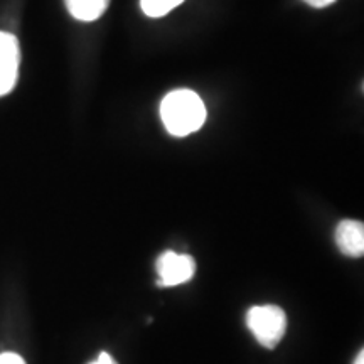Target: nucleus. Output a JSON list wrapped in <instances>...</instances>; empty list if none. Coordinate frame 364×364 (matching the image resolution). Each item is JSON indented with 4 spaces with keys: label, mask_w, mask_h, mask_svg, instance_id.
<instances>
[{
    "label": "nucleus",
    "mask_w": 364,
    "mask_h": 364,
    "mask_svg": "<svg viewBox=\"0 0 364 364\" xmlns=\"http://www.w3.org/2000/svg\"><path fill=\"white\" fill-rule=\"evenodd\" d=\"M336 245L348 257L364 253V225L356 220H344L336 228Z\"/></svg>",
    "instance_id": "5"
},
{
    "label": "nucleus",
    "mask_w": 364,
    "mask_h": 364,
    "mask_svg": "<svg viewBox=\"0 0 364 364\" xmlns=\"http://www.w3.org/2000/svg\"><path fill=\"white\" fill-rule=\"evenodd\" d=\"M304 2L309 4V6L314 7V9H324V7L332 6L336 0H304Z\"/></svg>",
    "instance_id": "9"
},
{
    "label": "nucleus",
    "mask_w": 364,
    "mask_h": 364,
    "mask_svg": "<svg viewBox=\"0 0 364 364\" xmlns=\"http://www.w3.org/2000/svg\"><path fill=\"white\" fill-rule=\"evenodd\" d=\"M68 11L76 21L93 22L100 19L112 0H65Z\"/></svg>",
    "instance_id": "6"
},
{
    "label": "nucleus",
    "mask_w": 364,
    "mask_h": 364,
    "mask_svg": "<svg viewBox=\"0 0 364 364\" xmlns=\"http://www.w3.org/2000/svg\"><path fill=\"white\" fill-rule=\"evenodd\" d=\"M159 285L176 287L186 284L194 277L196 262L191 255L166 252L157 260Z\"/></svg>",
    "instance_id": "3"
},
{
    "label": "nucleus",
    "mask_w": 364,
    "mask_h": 364,
    "mask_svg": "<svg viewBox=\"0 0 364 364\" xmlns=\"http://www.w3.org/2000/svg\"><path fill=\"white\" fill-rule=\"evenodd\" d=\"M206 105L193 90L171 91L161 103L162 124L174 136H188L198 132L206 122Z\"/></svg>",
    "instance_id": "1"
},
{
    "label": "nucleus",
    "mask_w": 364,
    "mask_h": 364,
    "mask_svg": "<svg viewBox=\"0 0 364 364\" xmlns=\"http://www.w3.org/2000/svg\"><path fill=\"white\" fill-rule=\"evenodd\" d=\"M354 364H364V353L363 351L358 354V358H356V361H354Z\"/></svg>",
    "instance_id": "11"
},
{
    "label": "nucleus",
    "mask_w": 364,
    "mask_h": 364,
    "mask_svg": "<svg viewBox=\"0 0 364 364\" xmlns=\"http://www.w3.org/2000/svg\"><path fill=\"white\" fill-rule=\"evenodd\" d=\"M247 326L258 343L273 349L285 336L287 316L277 306H257L248 311Z\"/></svg>",
    "instance_id": "2"
},
{
    "label": "nucleus",
    "mask_w": 364,
    "mask_h": 364,
    "mask_svg": "<svg viewBox=\"0 0 364 364\" xmlns=\"http://www.w3.org/2000/svg\"><path fill=\"white\" fill-rule=\"evenodd\" d=\"M91 364H117V361L108 353H102L98 356L97 361H93Z\"/></svg>",
    "instance_id": "10"
},
{
    "label": "nucleus",
    "mask_w": 364,
    "mask_h": 364,
    "mask_svg": "<svg viewBox=\"0 0 364 364\" xmlns=\"http://www.w3.org/2000/svg\"><path fill=\"white\" fill-rule=\"evenodd\" d=\"M184 0H140V7L145 16L154 17H164L167 14L174 11L176 7H179Z\"/></svg>",
    "instance_id": "7"
},
{
    "label": "nucleus",
    "mask_w": 364,
    "mask_h": 364,
    "mask_svg": "<svg viewBox=\"0 0 364 364\" xmlns=\"http://www.w3.org/2000/svg\"><path fill=\"white\" fill-rule=\"evenodd\" d=\"M19 65V41L11 33H0V97L11 93L16 86Z\"/></svg>",
    "instance_id": "4"
},
{
    "label": "nucleus",
    "mask_w": 364,
    "mask_h": 364,
    "mask_svg": "<svg viewBox=\"0 0 364 364\" xmlns=\"http://www.w3.org/2000/svg\"><path fill=\"white\" fill-rule=\"evenodd\" d=\"M0 364H26L19 354L16 353H4L0 354Z\"/></svg>",
    "instance_id": "8"
}]
</instances>
